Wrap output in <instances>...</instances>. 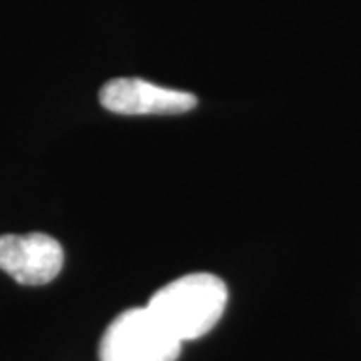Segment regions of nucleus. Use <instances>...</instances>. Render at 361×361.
Here are the masks:
<instances>
[{"instance_id":"obj_1","label":"nucleus","mask_w":361,"mask_h":361,"mask_svg":"<svg viewBox=\"0 0 361 361\" xmlns=\"http://www.w3.org/2000/svg\"><path fill=\"white\" fill-rule=\"evenodd\" d=\"M227 285L211 273H191L161 287L147 307L180 343L207 336L227 307Z\"/></svg>"},{"instance_id":"obj_2","label":"nucleus","mask_w":361,"mask_h":361,"mask_svg":"<svg viewBox=\"0 0 361 361\" xmlns=\"http://www.w3.org/2000/svg\"><path fill=\"white\" fill-rule=\"evenodd\" d=\"M180 345L149 307H135L118 313L104 329L99 357L101 361H177Z\"/></svg>"},{"instance_id":"obj_3","label":"nucleus","mask_w":361,"mask_h":361,"mask_svg":"<svg viewBox=\"0 0 361 361\" xmlns=\"http://www.w3.org/2000/svg\"><path fill=\"white\" fill-rule=\"evenodd\" d=\"M65 251L47 233L2 235L0 269L20 285H47L61 273Z\"/></svg>"},{"instance_id":"obj_4","label":"nucleus","mask_w":361,"mask_h":361,"mask_svg":"<svg viewBox=\"0 0 361 361\" xmlns=\"http://www.w3.org/2000/svg\"><path fill=\"white\" fill-rule=\"evenodd\" d=\"M99 101L116 115H180L197 106L187 90L161 87L142 78H113L99 92Z\"/></svg>"}]
</instances>
